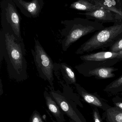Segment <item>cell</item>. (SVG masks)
<instances>
[{
	"instance_id": "cell-1",
	"label": "cell",
	"mask_w": 122,
	"mask_h": 122,
	"mask_svg": "<svg viewBox=\"0 0 122 122\" xmlns=\"http://www.w3.org/2000/svg\"><path fill=\"white\" fill-rule=\"evenodd\" d=\"M26 51L23 41H17L12 35L1 31L0 35V62L4 59L9 78L17 82L28 78Z\"/></svg>"
},
{
	"instance_id": "cell-2",
	"label": "cell",
	"mask_w": 122,
	"mask_h": 122,
	"mask_svg": "<svg viewBox=\"0 0 122 122\" xmlns=\"http://www.w3.org/2000/svg\"><path fill=\"white\" fill-rule=\"evenodd\" d=\"M122 38V21L97 31L89 39L82 44L75 53L81 55L100 49L111 46Z\"/></svg>"
},
{
	"instance_id": "cell-3",
	"label": "cell",
	"mask_w": 122,
	"mask_h": 122,
	"mask_svg": "<svg viewBox=\"0 0 122 122\" xmlns=\"http://www.w3.org/2000/svg\"><path fill=\"white\" fill-rule=\"evenodd\" d=\"M104 28L102 24L100 22L90 21L86 19L68 24L66 28L61 33V35L64 37L61 42L62 50L66 51L72 44L82 36Z\"/></svg>"
},
{
	"instance_id": "cell-4",
	"label": "cell",
	"mask_w": 122,
	"mask_h": 122,
	"mask_svg": "<svg viewBox=\"0 0 122 122\" xmlns=\"http://www.w3.org/2000/svg\"><path fill=\"white\" fill-rule=\"evenodd\" d=\"M34 41V49L31 51L37 70L41 78L47 81L50 86H53L54 63L38 40L35 38Z\"/></svg>"
},
{
	"instance_id": "cell-5",
	"label": "cell",
	"mask_w": 122,
	"mask_h": 122,
	"mask_svg": "<svg viewBox=\"0 0 122 122\" xmlns=\"http://www.w3.org/2000/svg\"><path fill=\"white\" fill-rule=\"evenodd\" d=\"M47 86L45 89L58 104L64 114L69 118L70 122H84L82 117L77 109L75 102L60 90H56L53 86L47 85Z\"/></svg>"
},
{
	"instance_id": "cell-6",
	"label": "cell",
	"mask_w": 122,
	"mask_h": 122,
	"mask_svg": "<svg viewBox=\"0 0 122 122\" xmlns=\"http://www.w3.org/2000/svg\"><path fill=\"white\" fill-rule=\"evenodd\" d=\"M75 69L78 72L86 77L94 76L98 79H105L115 76L114 72L118 70L113 67H107L92 64L84 62L76 65Z\"/></svg>"
},
{
	"instance_id": "cell-7",
	"label": "cell",
	"mask_w": 122,
	"mask_h": 122,
	"mask_svg": "<svg viewBox=\"0 0 122 122\" xmlns=\"http://www.w3.org/2000/svg\"><path fill=\"white\" fill-rule=\"evenodd\" d=\"M80 59L92 64L104 66L111 67L122 61L119 53L103 51L91 53L81 56Z\"/></svg>"
},
{
	"instance_id": "cell-8",
	"label": "cell",
	"mask_w": 122,
	"mask_h": 122,
	"mask_svg": "<svg viewBox=\"0 0 122 122\" xmlns=\"http://www.w3.org/2000/svg\"><path fill=\"white\" fill-rule=\"evenodd\" d=\"M6 14V22L3 25V31L13 36L17 41H23L21 34L20 18L13 5L8 4Z\"/></svg>"
},
{
	"instance_id": "cell-9",
	"label": "cell",
	"mask_w": 122,
	"mask_h": 122,
	"mask_svg": "<svg viewBox=\"0 0 122 122\" xmlns=\"http://www.w3.org/2000/svg\"><path fill=\"white\" fill-rule=\"evenodd\" d=\"M54 73L58 81L69 85L77 83L75 72L71 66L64 62L54 63Z\"/></svg>"
},
{
	"instance_id": "cell-10",
	"label": "cell",
	"mask_w": 122,
	"mask_h": 122,
	"mask_svg": "<svg viewBox=\"0 0 122 122\" xmlns=\"http://www.w3.org/2000/svg\"><path fill=\"white\" fill-rule=\"evenodd\" d=\"M43 95L47 107L49 110L56 118L57 122H65L66 120L64 118V112L46 89L44 92Z\"/></svg>"
},
{
	"instance_id": "cell-11",
	"label": "cell",
	"mask_w": 122,
	"mask_h": 122,
	"mask_svg": "<svg viewBox=\"0 0 122 122\" xmlns=\"http://www.w3.org/2000/svg\"><path fill=\"white\" fill-rule=\"evenodd\" d=\"M74 85L78 94L83 98L85 102L89 104L97 107H102L103 105L102 102L96 95L88 92L78 83H76Z\"/></svg>"
},
{
	"instance_id": "cell-12",
	"label": "cell",
	"mask_w": 122,
	"mask_h": 122,
	"mask_svg": "<svg viewBox=\"0 0 122 122\" xmlns=\"http://www.w3.org/2000/svg\"><path fill=\"white\" fill-rule=\"evenodd\" d=\"M88 15H90V17L93 18L97 21H101L102 22H114L117 23L116 21L115 20L114 18L111 16L107 15V14L105 11L101 9H98L95 11H92L91 13L88 14Z\"/></svg>"
},
{
	"instance_id": "cell-13",
	"label": "cell",
	"mask_w": 122,
	"mask_h": 122,
	"mask_svg": "<svg viewBox=\"0 0 122 122\" xmlns=\"http://www.w3.org/2000/svg\"><path fill=\"white\" fill-rule=\"evenodd\" d=\"M19 2L33 16H36L39 12L40 6L37 0H33L30 2H26L23 0H19Z\"/></svg>"
},
{
	"instance_id": "cell-14",
	"label": "cell",
	"mask_w": 122,
	"mask_h": 122,
	"mask_svg": "<svg viewBox=\"0 0 122 122\" xmlns=\"http://www.w3.org/2000/svg\"><path fill=\"white\" fill-rule=\"evenodd\" d=\"M104 90L113 93L122 92V75L118 79L110 83L105 88Z\"/></svg>"
},
{
	"instance_id": "cell-15",
	"label": "cell",
	"mask_w": 122,
	"mask_h": 122,
	"mask_svg": "<svg viewBox=\"0 0 122 122\" xmlns=\"http://www.w3.org/2000/svg\"><path fill=\"white\" fill-rule=\"evenodd\" d=\"M107 117L110 122H122V110L115 108L109 109Z\"/></svg>"
},
{
	"instance_id": "cell-16",
	"label": "cell",
	"mask_w": 122,
	"mask_h": 122,
	"mask_svg": "<svg viewBox=\"0 0 122 122\" xmlns=\"http://www.w3.org/2000/svg\"><path fill=\"white\" fill-rule=\"evenodd\" d=\"M58 82L63 87V93L76 103H78V102H79L78 96L76 94L74 93L73 90L69 85L66 84L62 82Z\"/></svg>"
},
{
	"instance_id": "cell-17",
	"label": "cell",
	"mask_w": 122,
	"mask_h": 122,
	"mask_svg": "<svg viewBox=\"0 0 122 122\" xmlns=\"http://www.w3.org/2000/svg\"><path fill=\"white\" fill-rule=\"evenodd\" d=\"M71 8L74 9L87 10L88 11L90 10L92 11L91 10L92 9L94 10L95 9V7H94V5L84 0H80L74 2L71 5Z\"/></svg>"
},
{
	"instance_id": "cell-18",
	"label": "cell",
	"mask_w": 122,
	"mask_h": 122,
	"mask_svg": "<svg viewBox=\"0 0 122 122\" xmlns=\"http://www.w3.org/2000/svg\"><path fill=\"white\" fill-rule=\"evenodd\" d=\"M109 51L119 53L122 51V38L116 41L110 47Z\"/></svg>"
},
{
	"instance_id": "cell-19",
	"label": "cell",
	"mask_w": 122,
	"mask_h": 122,
	"mask_svg": "<svg viewBox=\"0 0 122 122\" xmlns=\"http://www.w3.org/2000/svg\"><path fill=\"white\" fill-rule=\"evenodd\" d=\"M29 122H44L40 113L36 110H34L32 114Z\"/></svg>"
},
{
	"instance_id": "cell-20",
	"label": "cell",
	"mask_w": 122,
	"mask_h": 122,
	"mask_svg": "<svg viewBox=\"0 0 122 122\" xmlns=\"http://www.w3.org/2000/svg\"><path fill=\"white\" fill-rule=\"evenodd\" d=\"M94 117L95 122H101L99 115L96 111L94 112Z\"/></svg>"
},
{
	"instance_id": "cell-21",
	"label": "cell",
	"mask_w": 122,
	"mask_h": 122,
	"mask_svg": "<svg viewBox=\"0 0 122 122\" xmlns=\"http://www.w3.org/2000/svg\"><path fill=\"white\" fill-rule=\"evenodd\" d=\"M0 95L1 96L3 93V85L2 84L1 79H0Z\"/></svg>"
},
{
	"instance_id": "cell-22",
	"label": "cell",
	"mask_w": 122,
	"mask_h": 122,
	"mask_svg": "<svg viewBox=\"0 0 122 122\" xmlns=\"http://www.w3.org/2000/svg\"><path fill=\"white\" fill-rule=\"evenodd\" d=\"M115 104L117 107H118L122 110V102H116Z\"/></svg>"
},
{
	"instance_id": "cell-23",
	"label": "cell",
	"mask_w": 122,
	"mask_h": 122,
	"mask_svg": "<svg viewBox=\"0 0 122 122\" xmlns=\"http://www.w3.org/2000/svg\"><path fill=\"white\" fill-rule=\"evenodd\" d=\"M119 54L120 56V58L121 60L122 61V51H120V52H119Z\"/></svg>"
},
{
	"instance_id": "cell-24",
	"label": "cell",
	"mask_w": 122,
	"mask_h": 122,
	"mask_svg": "<svg viewBox=\"0 0 122 122\" xmlns=\"http://www.w3.org/2000/svg\"><path fill=\"white\" fill-rule=\"evenodd\" d=\"M52 122H56V121H54V120H52Z\"/></svg>"
},
{
	"instance_id": "cell-25",
	"label": "cell",
	"mask_w": 122,
	"mask_h": 122,
	"mask_svg": "<svg viewBox=\"0 0 122 122\" xmlns=\"http://www.w3.org/2000/svg\"></svg>"
}]
</instances>
